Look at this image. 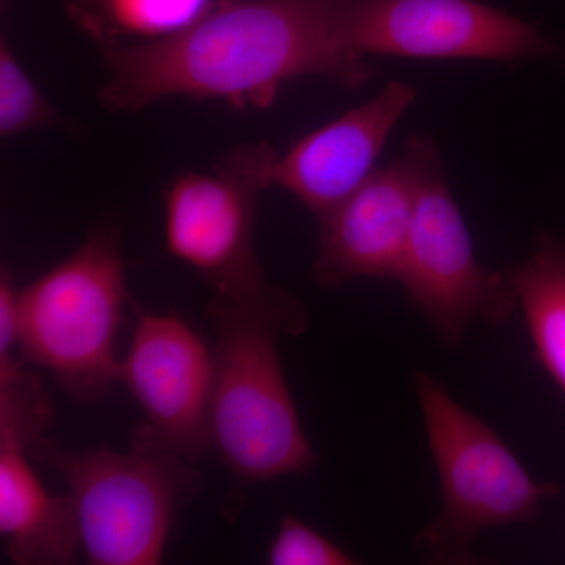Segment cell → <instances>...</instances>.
Listing matches in <instances>:
<instances>
[{
  "mask_svg": "<svg viewBox=\"0 0 565 565\" xmlns=\"http://www.w3.org/2000/svg\"><path fill=\"white\" fill-rule=\"evenodd\" d=\"M120 382L143 412L132 445L193 460L212 446L214 356L202 337L174 315L137 307Z\"/></svg>",
  "mask_w": 565,
  "mask_h": 565,
  "instance_id": "cell-9",
  "label": "cell"
},
{
  "mask_svg": "<svg viewBox=\"0 0 565 565\" xmlns=\"http://www.w3.org/2000/svg\"><path fill=\"white\" fill-rule=\"evenodd\" d=\"M267 563L273 565H351L356 564L341 546L307 525L297 516L280 520L277 534L270 542Z\"/></svg>",
  "mask_w": 565,
  "mask_h": 565,
  "instance_id": "cell-16",
  "label": "cell"
},
{
  "mask_svg": "<svg viewBox=\"0 0 565 565\" xmlns=\"http://www.w3.org/2000/svg\"><path fill=\"white\" fill-rule=\"evenodd\" d=\"M218 0H65L66 14L102 44L154 43L191 29Z\"/></svg>",
  "mask_w": 565,
  "mask_h": 565,
  "instance_id": "cell-14",
  "label": "cell"
},
{
  "mask_svg": "<svg viewBox=\"0 0 565 565\" xmlns=\"http://www.w3.org/2000/svg\"><path fill=\"white\" fill-rule=\"evenodd\" d=\"M411 141L418 181L411 239L397 281L444 343L457 345L471 323L500 326L519 305L509 274L479 264L437 145L424 134Z\"/></svg>",
  "mask_w": 565,
  "mask_h": 565,
  "instance_id": "cell-6",
  "label": "cell"
},
{
  "mask_svg": "<svg viewBox=\"0 0 565 565\" xmlns=\"http://www.w3.org/2000/svg\"><path fill=\"white\" fill-rule=\"evenodd\" d=\"M51 419L35 374L24 364L0 373V534L14 564H73L81 548L73 498L47 492L31 465Z\"/></svg>",
  "mask_w": 565,
  "mask_h": 565,
  "instance_id": "cell-10",
  "label": "cell"
},
{
  "mask_svg": "<svg viewBox=\"0 0 565 565\" xmlns=\"http://www.w3.org/2000/svg\"><path fill=\"white\" fill-rule=\"evenodd\" d=\"M509 277L535 359L565 394V239L544 234Z\"/></svg>",
  "mask_w": 565,
  "mask_h": 565,
  "instance_id": "cell-13",
  "label": "cell"
},
{
  "mask_svg": "<svg viewBox=\"0 0 565 565\" xmlns=\"http://www.w3.org/2000/svg\"><path fill=\"white\" fill-rule=\"evenodd\" d=\"M416 90L393 81L370 102L345 111L321 128L270 156V188L285 189L322 218L377 170L394 126L415 103Z\"/></svg>",
  "mask_w": 565,
  "mask_h": 565,
  "instance_id": "cell-12",
  "label": "cell"
},
{
  "mask_svg": "<svg viewBox=\"0 0 565 565\" xmlns=\"http://www.w3.org/2000/svg\"><path fill=\"white\" fill-rule=\"evenodd\" d=\"M18 289L9 270L3 269L0 278V370L22 362L21 356H17V351L20 353Z\"/></svg>",
  "mask_w": 565,
  "mask_h": 565,
  "instance_id": "cell-17",
  "label": "cell"
},
{
  "mask_svg": "<svg viewBox=\"0 0 565 565\" xmlns=\"http://www.w3.org/2000/svg\"><path fill=\"white\" fill-rule=\"evenodd\" d=\"M414 384L444 498L416 544L435 561L467 563L479 534L534 522L557 489L535 481L503 438L433 375L415 373Z\"/></svg>",
  "mask_w": 565,
  "mask_h": 565,
  "instance_id": "cell-4",
  "label": "cell"
},
{
  "mask_svg": "<svg viewBox=\"0 0 565 565\" xmlns=\"http://www.w3.org/2000/svg\"><path fill=\"white\" fill-rule=\"evenodd\" d=\"M128 299L120 233L98 226L68 258L18 289L22 362L50 371L81 403L102 399L120 382L115 349Z\"/></svg>",
  "mask_w": 565,
  "mask_h": 565,
  "instance_id": "cell-3",
  "label": "cell"
},
{
  "mask_svg": "<svg viewBox=\"0 0 565 565\" xmlns=\"http://www.w3.org/2000/svg\"><path fill=\"white\" fill-rule=\"evenodd\" d=\"M215 332L212 445L245 482L303 475L316 463L278 355V340L308 326L296 296L274 285L217 296L207 307Z\"/></svg>",
  "mask_w": 565,
  "mask_h": 565,
  "instance_id": "cell-2",
  "label": "cell"
},
{
  "mask_svg": "<svg viewBox=\"0 0 565 565\" xmlns=\"http://www.w3.org/2000/svg\"><path fill=\"white\" fill-rule=\"evenodd\" d=\"M341 24L362 57L515 62L556 52L531 22L478 0H345Z\"/></svg>",
  "mask_w": 565,
  "mask_h": 565,
  "instance_id": "cell-8",
  "label": "cell"
},
{
  "mask_svg": "<svg viewBox=\"0 0 565 565\" xmlns=\"http://www.w3.org/2000/svg\"><path fill=\"white\" fill-rule=\"evenodd\" d=\"M269 143L243 145L211 172L182 170L163 191L167 250L217 296H243L269 285L255 248L259 193L270 188Z\"/></svg>",
  "mask_w": 565,
  "mask_h": 565,
  "instance_id": "cell-7",
  "label": "cell"
},
{
  "mask_svg": "<svg viewBox=\"0 0 565 565\" xmlns=\"http://www.w3.org/2000/svg\"><path fill=\"white\" fill-rule=\"evenodd\" d=\"M344 0H218L196 24L154 43L103 47L110 111H140L167 98L221 99L269 109L286 82L321 76L345 88L374 68L343 36Z\"/></svg>",
  "mask_w": 565,
  "mask_h": 565,
  "instance_id": "cell-1",
  "label": "cell"
},
{
  "mask_svg": "<svg viewBox=\"0 0 565 565\" xmlns=\"http://www.w3.org/2000/svg\"><path fill=\"white\" fill-rule=\"evenodd\" d=\"M63 126H68V120L43 95L9 41L0 40V137L13 139Z\"/></svg>",
  "mask_w": 565,
  "mask_h": 565,
  "instance_id": "cell-15",
  "label": "cell"
},
{
  "mask_svg": "<svg viewBox=\"0 0 565 565\" xmlns=\"http://www.w3.org/2000/svg\"><path fill=\"white\" fill-rule=\"evenodd\" d=\"M3 2H6V0H3Z\"/></svg>",
  "mask_w": 565,
  "mask_h": 565,
  "instance_id": "cell-18",
  "label": "cell"
},
{
  "mask_svg": "<svg viewBox=\"0 0 565 565\" xmlns=\"http://www.w3.org/2000/svg\"><path fill=\"white\" fill-rule=\"evenodd\" d=\"M31 456L61 473L76 505L81 548L93 565L162 563L174 515L199 487L189 460L148 446L71 452L44 438Z\"/></svg>",
  "mask_w": 565,
  "mask_h": 565,
  "instance_id": "cell-5",
  "label": "cell"
},
{
  "mask_svg": "<svg viewBox=\"0 0 565 565\" xmlns=\"http://www.w3.org/2000/svg\"><path fill=\"white\" fill-rule=\"evenodd\" d=\"M418 162L408 140L399 158L375 170L370 180L319 218L321 237L313 280L340 288L359 278L396 280L414 221Z\"/></svg>",
  "mask_w": 565,
  "mask_h": 565,
  "instance_id": "cell-11",
  "label": "cell"
}]
</instances>
